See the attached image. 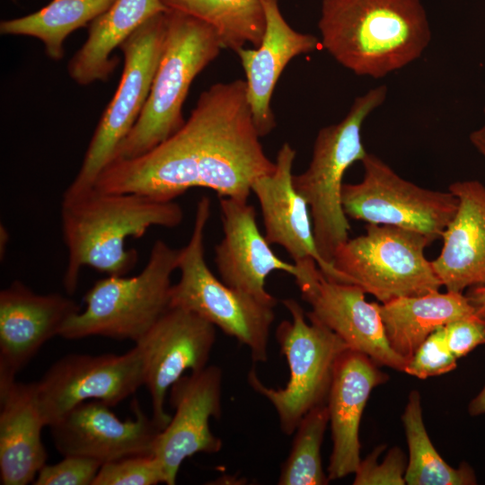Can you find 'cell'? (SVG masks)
<instances>
[{"mask_svg":"<svg viewBox=\"0 0 485 485\" xmlns=\"http://www.w3.org/2000/svg\"><path fill=\"white\" fill-rule=\"evenodd\" d=\"M295 265V282L311 306L307 318L325 325L349 348L366 354L379 366L404 372L408 360L390 346L379 304L367 302L364 290L356 285L326 278L314 260Z\"/></svg>","mask_w":485,"mask_h":485,"instance_id":"4fadbf2b","label":"cell"},{"mask_svg":"<svg viewBox=\"0 0 485 485\" xmlns=\"http://www.w3.org/2000/svg\"><path fill=\"white\" fill-rule=\"evenodd\" d=\"M223 373L217 366L182 375L170 388L175 413L154 441L153 454L160 461L165 484L174 485L183 461L196 454H216L223 446L209 428L210 418L222 412Z\"/></svg>","mask_w":485,"mask_h":485,"instance_id":"9a60e30c","label":"cell"},{"mask_svg":"<svg viewBox=\"0 0 485 485\" xmlns=\"http://www.w3.org/2000/svg\"><path fill=\"white\" fill-rule=\"evenodd\" d=\"M102 465L97 460L66 455L55 464H45L33 481L34 485H93Z\"/></svg>","mask_w":485,"mask_h":485,"instance_id":"d6a6232c","label":"cell"},{"mask_svg":"<svg viewBox=\"0 0 485 485\" xmlns=\"http://www.w3.org/2000/svg\"><path fill=\"white\" fill-rule=\"evenodd\" d=\"M176 10L210 25L217 33L223 48L235 53L251 44L258 48L266 28L260 0H161Z\"/></svg>","mask_w":485,"mask_h":485,"instance_id":"4316f807","label":"cell"},{"mask_svg":"<svg viewBox=\"0 0 485 485\" xmlns=\"http://www.w3.org/2000/svg\"><path fill=\"white\" fill-rule=\"evenodd\" d=\"M448 190L458 208L445 230L433 269L446 291L463 293L485 286V186L479 181H456Z\"/></svg>","mask_w":485,"mask_h":485,"instance_id":"7402d4cb","label":"cell"},{"mask_svg":"<svg viewBox=\"0 0 485 485\" xmlns=\"http://www.w3.org/2000/svg\"><path fill=\"white\" fill-rule=\"evenodd\" d=\"M166 18L164 46L149 95L112 161L140 156L182 127V106L193 80L223 48L216 31L205 22L172 9Z\"/></svg>","mask_w":485,"mask_h":485,"instance_id":"277c9868","label":"cell"},{"mask_svg":"<svg viewBox=\"0 0 485 485\" xmlns=\"http://www.w3.org/2000/svg\"><path fill=\"white\" fill-rule=\"evenodd\" d=\"M387 340L392 348L408 361L436 330L472 314L485 316L463 293L430 292L401 296L379 304Z\"/></svg>","mask_w":485,"mask_h":485,"instance_id":"d4e9b609","label":"cell"},{"mask_svg":"<svg viewBox=\"0 0 485 485\" xmlns=\"http://www.w3.org/2000/svg\"><path fill=\"white\" fill-rule=\"evenodd\" d=\"M409 448L405 471L408 485H473L477 483L473 469L466 463L458 468L450 466L433 445L422 415L420 394L413 390L401 415Z\"/></svg>","mask_w":485,"mask_h":485,"instance_id":"83f0119b","label":"cell"},{"mask_svg":"<svg viewBox=\"0 0 485 485\" xmlns=\"http://www.w3.org/2000/svg\"><path fill=\"white\" fill-rule=\"evenodd\" d=\"M318 29L338 63L373 78L418 59L431 39L420 0H322Z\"/></svg>","mask_w":485,"mask_h":485,"instance_id":"3957f363","label":"cell"},{"mask_svg":"<svg viewBox=\"0 0 485 485\" xmlns=\"http://www.w3.org/2000/svg\"><path fill=\"white\" fill-rule=\"evenodd\" d=\"M216 334V327L198 315L170 307L135 342L143 361L152 418L161 429L172 418L164 410L167 391L185 371L197 372L207 366Z\"/></svg>","mask_w":485,"mask_h":485,"instance_id":"5bb4252c","label":"cell"},{"mask_svg":"<svg viewBox=\"0 0 485 485\" xmlns=\"http://www.w3.org/2000/svg\"><path fill=\"white\" fill-rule=\"evenodd\" d=\"M0 481L3 485L33 482L46 464L41 440L45 426L33 383L17 381L0 390Z\"/></svg>","mask_w":485,"mask_h":485,"instance_id":"603a6c76","label":"cell"},{"mask_svg":"<svg viewBox=\"0 0 485 485\" xmlns=\"http://www.w3.org/2000/svg\"><path fill=\"white\" fill-rule=\"evenodd\" d=\"M388 375L368 356L348 348L337 361L327 397L332 452L331 481L354 474L360 459L359 426L371 392Z\"/></svg>","mask_w":485,"mask_h":485,"instance_id":"ffe728a7","label":"cell"},{"mask_svg":"<svg viewBox=\"0 0 485 485\" xmlns=\"http://www.w3.org/2000/svg\"><path fill=\"white\" fill-rule=\"evenodd\" d=\"M181 206L137 193L105 192L95 188L75 196H63L62 238L67 251L63 284L67 294L77 287L83 268L107 276H126L137 262V252L127 248L128 238L142 237L149 228L178 226Z\"/></svg>","mask_w":485,"mask_h":485,"instance_id":"7a4b0ae2","label":"cell"},{"mask_svg":"<svg viewBox=\"0 0 485 485\" xmlns=\"http://www.w3.org/2000/svg\"><path fill=\"white\" fill-rule=\"evenodd\" d=\"M456 361L445 342L443 326L422 342L408 361L404 372L419 379H427L454 370Z\"/></svg>","mask_w":485,"mask_h":485,"instance_id":"4dcf8cb0","label":"cell"},{"mask_svg":"<svg viewBox=\"0 0 485 485\" xmlns=\"http://www.w3.org/2000/svg\"><path fill=\"white\" fill-rule=\"evenodd\" d=\"M386 94V86L380 85L357 97L340 122L319 130L307 169L293 175L295 190L309 207L318 251L330 265L338 248L348 240L350 230L341 203L343 177L354 163L366 155L362 125L383 104Z\"/></svg>","mask_w":485,"mask_h":485,"instance_id":"8992f818","label":"cell"},{"mask_svg":"<svg viewBox=\"0 0 485 485\" xmlns=\"http://www.w3.org/2000/svg\"><path fill=\"white\" fill-rule=\"evenodd\" d=\"M329 423L326 403L311 409L300 420L291 450L281 466L279 485H326L330 480L322 463L321 448Z\"/></svg>","mask_w":485,"mask_h":485,"instance_id":"f1b7e54d","label":"cell"},{"mask_svg":"<svg viewBox=\"0 0 485 485\" xmlns=\"http://www.w3.org/2000/svg\"><path fill=\"white\" fill-rule=\"evenodd\" d=\"M266 17V28L258 48L239 49L246 77L247 99L260 137L276 127L271 109L275 86L287 65L296 56L317 49L319 39L294 30L279 8V0H260Z\"/></svg>","mask_w":485,"mask_h":485,"instance_id":"44dd1931","label":"cell"},{"mask_svg":"<svg viewBox=\"0 0 485 485\" xmlns=\"http://www.w3.org/2000/svg\"><path fill=\"white\" fill-rule=\"evenodd\" d=\"M385 449L381 445L364 460H361L355 472L354 485H404L407 461L399 447L390 449L379 464L377 458Z\"/></svg>","mask_w":485,"mask_h":485,"instance_id":"1f68e13d","label":"cell"},{"mask_svg":"<svg viewBox=\"0 0 485 485\" xmlns=\"http://www.w3.org/2000/svg\"><path fill=\"white\" fill-rule=\"evenodd\" d=\"M165 483L160 461L154 455H137L103 463L93 485H156Z\"/></svg>","mask_w":485,"mask_h":485,"instance_id":"f546056e","label":"cell"},{"mask_svg":"<svg viewBox=\"0 0 485 485\" xmlns=\"http://www.w3.org/2000/svg\"><path fill=\"white\" fill-rule=\"evenodd\" d=\"M180 256L181 249L155 241L139 274L97 280L84 296V309L65 323L59 336L137 342L171 307L172 275Z\"/></svg>","mask_w":485,"mask_h":485,"instance_id":"5b68a950","label":"cell"},{"mask_svg":"<svg viewBox=\"0 0 485 485\" xmlns=\"http://www.w3.org/2000/svg\"><path fill=\"white\" fill-rule=\"evenodd\" d=\"M468 412L472 417L485 413V385L469 403Z\"/></svg>","mask_w":485,"mask_h":485,"instance_id":"e575fe53","label":"cell"},{"mask_svg":"<svg viewBox=\"0 0 485 485\" xmlns=\"http://www.w3.org/2000/svg\"><path fill=\"white\" fill-rule=\"evenodd\" d=\"M361 163L362 181L342 187L341 203L347 216L413 230L432 242L442 238L458 208L455 195L409 181L373 154L367 153Z\"/></svg>","mask_w":485,"mask_h":485,"instance_id":"8fae6325","label":"cell"},{"mask_svg":"<svg viewBox=\"0 0 485 485\" xmlns=\"http://www.w3.org/2000/svg\"><path fill=\"white\" fill-rule=\"evenodd\" d=\"M260 138L246 82L216 83L200 93L178 131L140 156L112 161L94 188L160 201L206 188L248 201L253 182L275 169Z\"/></svg>","mask_w":485,"mask_h":485,"instance_id":"6da1fadb","label":"cell"},{"mask_svg":"<svg viewBox=\"0 0 485 485\" xmlns=\"http://www.w3.org/2000/svg\"><path fill=\"white\" fill-rule=\"evenodd\" d=\"M295 158V150L284 143L278 152L275 169L251 186L260 203L264 236L269 244L282 246L295 264L314 260L326 278L342 283L339 272L322 260L316 247L309 207L293 184Z\"/></svg>","mask_w":485,"mask_h":485,"instance_id":"d6986e66","label":"cell"},{"mask_svg":"<svg viewBox=\"0 0 485 485\" xmlns=\"http://www.w3.org/2000/svg\"><path fill=\"white\" fill-rule=\"evenodd\" d=\"M465 295L472 304L485 309V286L470 287Z\"/></svg>","mask_w":485,"mask_h":485,"instance_id":"d590c367","label":"cell"},{"mask_svg":"<svg viewBox=\"0 0 485 485\" xmlns=\"http://www.w3.org/2000/svg\"><path fill=\"white\" fill-rule=\"evenodd\" d=\"M72 298L58 293L38 294L19 280L0 292V390L65 323L81 311Z\"/></svg>","mask_w":485,"mask_h":485,"instance_id":"e0dca14e","label":"cell"},{"mask_svg":"<svg viewBox=\"0 0 485 485\" xmlns=\"http://www.w3.org/2000/svg\"><path fill=\"white\" fill-rule=\"evenodd\" d=\"M166 12L148 19L120 45L124 66L118 88L101 117L77 174L63 196H75L94 188L138 119L163 53Z\"/></svg>","mask_w":485,"mask_h":485,"instance_id":"30bf717a","label":"cell"},{"mask_svg":"<svg viewBox=\"0 0 485 485\" xmlns=\"http://www.w3.org/2000/svg\"><path fill=\"white\" fill-rule=\"evenodd\" d=\"M432 242L413 230L367 224L364 234L338 248L332 265L342 283L359 287L381 303L421 295L443 286L424 254Z\"/></svg>","mask_w":485,"mask_h":485,"instance_id":"9c48e42d","label":"cell"},{"mask_svg":"<svg viewBox=\"0 0 485 485\" xmlns=\"http://www.w3.org/2000/svg\"><path fill=\"white\" fill-rule=\"evenodd\" d=\"M115 0H52L43 8L22 17L0 22L3 35L29 36L42 41L53 60L64 57V41L74 31L91 23Z\"/></svg>","mask_w":485,"mask_h":485,"instance_id":"484cf974","label":"cell"},{"mask_svg":"<svg viewBox=\"0 0 485 485\" xmlns=\"http://www.w3.org/2000/svg\"><path fill=\"white\" fill-rule=\"evenodd\" d=\"M209 216L210 200L202 197L197 204L190 238L181 249V276L172 287L171 307L198 315L247 347L253 361L265 362L274 307L227 286L212 273L204 250Z\"/></svg>","mask_w":485,"mask_h":485,"instance_id":"52a82bcc","label":"cell"},{"mask_svg":"<svg viewBox=\"0 0 485 485\" xmlns=\"http://www.w3.org/2000/svg\"><path fill=\"white\" fill-rule=\"evenodd\" d=\"M167 10L161 0H115L89 23L85 42L67 65L70 77L80 85L106 81L118 64L111 57L114 49L148 19Z\"/></svg>","mask_w":485,"mask_h":485,"instance_id":"cb8c5ba5","label":"cell"},{"mask_svg":"<svg viewBox=\"0 0 485 485\" xmlns=\"http://www.w3.org/2000/svg\"><path fill=\"white\" fill-rule=\"evenodd\" d=\"M9 240V234L4 226L1 225L0 227V256L1 259L4 256V252L6 250V245L8 243Z\"/></svg>","mask_w":485,"mask_h":485,"instance_id":"74e56055","label":"cell"},{"mask_svg":"<svg viewBox=\"0 0 485 485\" xmlns=\"http://www.w3.org/2000/svg\"><path fill=\"white\" fill-rule=\"evenodd\" d=\"M470 141L485 158V123L481 128L474 130L470 134Z\"/></svg>","mask_w":485,"mask_h":485,"instance_id":"8d00e7d4","label":"cell"},{"mask_svg":"<svg viewBox=\"0 0 485 485\" xmlns=\"http://www.w3.org/2000/svg\"><path fill=\"white\" fill-rule=\"evenodd\" d=\"M220 213L224 236L215 248V261L221 280L275 307L277 298L265 288L267 277L276 270L295 277L297 267L273 252L258 227L254 207L248 201L222 198Z\"/></svg>","mask_w":485,"mask_h":485,"instance_id":"ac0fdd59","label":"cell"},{"mask_svg":"<svg viewBox=\"0 0 485 485\" xmlns=\"http://www.w3.org/2000/svg\"><path fill=\"white\" fill-rule=\"evenodd\" d=\"M282 303L291 320L278 324L276 340L288 364V382L284 388L268 387L252 368L248 383L272 404L281 431L290 436L311 409L326 403L337 361L349 348L325 325L307 318L297 301Z\"/></svg>","mask_w":485,"mask_h":485,"instance_id":"ba28073f","label":"cell"},{"mask_svg":"<svg viewBox=\"0 0 485 485\" xmlns=\"http://www.w3.org/2000/svg\"><path fill=\"white\" fill-rule=\"evenodd\" d=\"M444 331L448 348L459 359L485 344V316L472 314L454 320L444 326Z\"/></svg>","mask_w":485,"mask_h":485,"instance_id":"836d02e7","label":"cell"},{"mask_svg":"<svg viewBox=\"0 0 485 485\" xmlns=\"http://www.w3.org/2000/svg\"><path fill=\"white\" fill-rule=\"evenodd\" d=\"M144 384L143 361L136 346L121 355H66L33 382L37 405L48 427L86 401L115 406Z\"/></svg>","mask_w":485,"mask_h":485,"instance_id":"7c38bea8","label":"cell"},{"mask_svg":"<svg viewBox=\"0 0 485 485\" xmlns=\"http://www.w3.org/2000/svg\"><path fill=\"white\" fill-rule=\"evenodd\" d=\"M134 419L120 420L110 406L96 400L84 401L49 426L57 450L64 456L79 455L106 463L137 455L153 454L162 430L135 399Z\"/></svg>","mask_w":485,"mask_h":485,"instance_id":"2e32d148","label":"cell"}]
</instances>
